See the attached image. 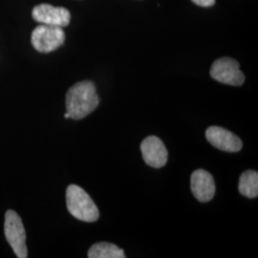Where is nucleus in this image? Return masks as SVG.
<instances>
[{
	"mask_svg": "<svg viewBox=\"0 0 258 258\" xmlns=\"http://www.w3.org/2000/svg\"><path fill=\"white\" fill-rule=\"evenodd\" d=\"M99 103L96 86L89 81L76 83L66 94V110L74 120H82L91 114Z\"/></svg>",
	"mask_w": 258,
	"mask_h": 258,
	"instance_id": "obj_1",
	"label": "nucleus"
},
{
	"mask_svg": "<svg viewBox=\"0 0 258 258\" xmlns=\"http://www.w3.org/2000/svg\"><path fill=\"white\" fill-rule=\"evenodd\" d=\"M66 205L71 215L81 221L93 223L100 217V212L92 198L77 184H70L67 187Z\"/></svg>",
	"mask_w": 258,
	"mask_h": 258,
	"instance_id": "obj_2",
	"label": "nucleus"
},
{
	"mask_svg": "<svg viewBox=\"0 0 258 258\" xmlns=\"http://www.w3.org/2000/svg\"><path fill=\"white\" fill-rule=\"evenodd\" d=\"M4 232L10 246L19 258L28 256L26 247V233L19 214L14 211H8L5 214Z\"/></svg>",
	"mask_w": 258,
	"mask_h": 258,
	"instance_id": "obj_3",
	"label": "nucleus"
},
{
	"mask_svg": "<svg viewBox=\"0 0 258 258\" xmlns=\"http://www.w3.org/2000/svg\"><path fill=\"white\" fill-rule=\"evenodd\" d=\"M63 29L46 24L38 25L32 33L31 41L34 48L40 53H50L63 44Z\"/></svg>",
	"mask_w": 258,
	"mask_h": 258,
	"instance_id": "obj_4",
	"label": "nucleus"
},
{
	"mask_svg": "<svg viewBox=\"0 0 258 258\" xmlns=\"http://www.w3.org/2000/svg\"><path fill=\"white\" fill-rule=\"evenodd\" d=\"M211 76L219 83L240 86L245 82V76L240 71L239 63L231 57H221L212 65Z\"/></svg>",
	"mask_w": 258,
	"mask_h": 258,
	"instance_id": "obj_5",
	"label": "nucleus"
},
{
	"mask_svg": "<svg viewBox=\"0 0 258 258\" xmlns=\"http://www.w3.org/2000/svg\"><path fill=\"white\" fill-rule=\"evenodd\" d=\"M33 19L41 24L63 28L70 22V12L63 7H54L49 4H40L33 10Z\"/></svg>",
	"mask_w": 258,
	"mask_h": 258,
	"instance_id": "obj_6",
	"label": "nucleus"
},
{
	"mask_svg": "<svg viewBox=\"0 0 258 258\" xmlns=\"http://www.w3.org/2000/svg\"><path fill=\"white\" fill-rule=\"evenodd\" d=\"M141 151L146 164L154 168H161L166 166L168 158L166 148L162 140L149 136L141 144Z\"/></svg>",
	"mask_w": 258,
	"mask_h": 258,
	"instance_id": "obj_7",
	"label": "nucleus"
},
{
	"mask_svg": "<svg viewBox=\"0 0 258 258\" xmlns=\"http://www.w3.org/2000/svg\"><path fill=\"white\" fill-rule=\"evenodd\" d=\"M206 138L214 148L226 152H238L242 142L235 134L220 126H211L206 131Z\"/></svg>",
	"mask_w": 258,
	"mask_h": 258,
	"instance_id": "obj_8",
	"label": "nucleus"
},
{
	"mask_svg": "<svg viewBox=\"0 0 258 258\" xmlns=\"http://www.w3.org/2000/svg\"><path fill=\"white\" fill-rule=\"evenodd\" d=\"M190 188L194 197L200 202L211 201L215 194L214 179L205 169H197L190 177Z\"/></svg>",
	"mask_w": 258,
	"mask_h": 258,
	"instance_id": "obj_9",
	"label": "nucleus"
},
{
	"mask_svg": "<svg viewBox=\"0 0 258 258\" xmlns=\"http://www.w3.org/2000/svg\"><path fill=\"white\" fill-rule=\"evenodd\" d=\"M89 258H123L125 257L124 251L118 246L107 243L101 242L93 245L88 250Z\"/></svg>",
	"mask_w": 258,
	"mask_h": 258,
	"instance_id": "obj_10",
	"label": "nucleus"
},
{
	"mask_svg": "<svg viewBox=\"0 0 258 258\" xmlns=\"http://www.w3.org/2000/svg\"><path fill=\"white\" fill-rule=\"evenodd\" d=\"M238 190L240 194L249 199L258 195V173L254 170H247L240 176Z\"/></svg>",
	"mask_w": 258,
	"mask_h": 258,
	"instance_id": "obj_11",
	"label": "nucleus"
},
{
	"mask_svg": "<svg viewBox=\"0 0 258 258\" xmlns=\"http://www.w3.org/2000/svg\"><path fill=\"white\" fill-rule=\"evenodd\" d=\"M194 4L200 7H212L215 4V0H191Z\"/></svg>",
	"mask_w": 258,
	"mask_h": 258,
	"instance_id": "obj_12",
	"label": "nucleus"
},
{
	"mask_svg": "<svg viewBox=\"0 0 258 258\" xmlns=\"http://www.w3.org/2000/svg\"><path fill=\"white\" fill-rule=\"evenodd\" d=\"M64 118H65V119H69V118H70V116H69V114H68V113H67V112H66V113H65Z\"/></svg>",
	"mask_w": 258,
	"mask_h": 258,
	"instance_id": "obj_13",
	"label": "nucleus"
}]
</instances>
